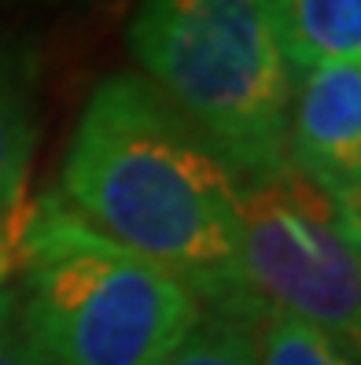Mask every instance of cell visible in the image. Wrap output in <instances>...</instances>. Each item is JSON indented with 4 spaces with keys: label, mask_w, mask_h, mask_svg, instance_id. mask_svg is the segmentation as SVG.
I'll return each instance as SVG.
<instances>
[{
    "label": "cell",
    "mask_w": 361,
    "mask_h": 365,
    "mask_svg": "<svg viewBox=\"0 0 361 365\" xmlns=\"http://www.w3.org/2000/svg\"><path fill=\"white\" fill-rule=\"evenodd\" d=\"M0 365H45L30 351L23 329H19L11 292H0Z\"/></svg>",
    "instance_id": "cell-10"
},
{
    "label": "cell",
    "mask_w": 361,
    "mask_h": 365,
    "mask_svg": "<svg viewBox=\"0 0 361 365\" xmlns=\"http://www.w3.org/2000/svg\"><path fill=\"white\" fill-rule=\"evenodd\" d=\"M15 244H19V236L8 232V229H0V292H4L8 277L15 269Z\"/></svg>",
    "instance_id": "cell-11"
},
{
    "label": "cell",
    "mask_w": 361,
    "mask_h": 365,
    "mask_svg": "<svg viewBox=\"0 0 361 365\" xmlns=\"http://www.w3.org/2000/svg\"><path fill=\"white\" fill-rule=\"evenodd\" d=\"M81 4H96V0H81Z\"/></svg>",
    "instance_id": "cell-12"
},
{
    "label": "cell",
    "mask_w": 361,
    "mask_h": 365,
    "mask_svg": "<svg viewBox=\"0 0 361 365\" xmlns=\"http://www.w3.org/2000/svg\"><path fill=\"white\" fill-rule=\"evenodd\" d=\"M254 365H357V351L343 347L317 325L258 310L254 317Z\"/></svg>",
    "instance_id": "cell-8"
},
{
    "label": "cell",
    "mask_w": 361,
    "mask_h": 365,
    "mask_svg": "<svg viewBox=\"0 0 361 365\" xmlns=\"http://www.w3.org/2000/svg\"><path fill=\"white\" fill-rule=\"evenodd\" d=\"M240 178L137 71L85 100L59 170V203L108 240L166 269L206 314L254 321L236 259Z\"/></svg>",
    "instance_id": "cell-1"
},
{
    "label": "cell",
    "mask_w": 361,
    "mask_h": 365,
    "mask_svg": "<svg viewBox=\"0 0 361 365\" xmlns=\"http://www.w3.org/2000/svg\"><path fill=\"white\" fill-rule=\"evenodd\" d=\"M137 74L236 170L288 166L295 74L273 0H140L130 19Z\"/></svg>",
    "instance_id": "cell-3"
},
{
    "label": "cell",
    "mask_w": 361,
    "mask_h": 365,
    "mask_svg": "<svg viewBox=\"0 0 361 365\" xmlns=\"http://www.w3.org/2000/svg\"><path fill=\"white\" fill-rule=\"evenodd\" d=\"M155 365H254V321L206 314Z\"/></svg>",
    "instance_id": "cell-9"
},
{
    "label": "cell",
    "mask_w": 361,
    "mask_h": 365,
    "mask_svg": "<svg viewBox=\"0 0 361 365\" xmlns=\"http://www.w3.org/2000/svg\"><path fill=\"white\" fill-rule=\"evenodd\" d=\"M295 74L361 59V0H273Z\"/></svg>",
    "instance_id": "cell-7"
},
{
    "label": "cell",
    "mask_w": 361,
    "mask_h": 365,
    "mask_svg": "<svg viewBox=\"0 0 361 365\" xmlns=\"http://www.w3.org/2000/svg\"><path fill=\"white\" fill-rule=\"evenodd\" d=\"M284 159L343 214L361 218V59L299 74Z\"/></svg>",
    "instance_id": "cell-5"
},
{
    "label": "cell",
    "mask_w": 361,
    "mask_h": 365,
    "mask_svg": "<svg viewBox=\"0 0 361 365\" xmlns=\"http://www.w3.org/2000/svg\"><path fill=\"white\" fill-rule=\"evenodd\" d=\"M37 152V103L26 63L0 52V229L23 232L26 185Z\"/></svg>",
    "instance_id": "cell-6"
},
{
    "label": "cell",
    "mask_w": 361,
    "mask_h": 365,
    "mask_svg": "<svg viewBox=\"0 0 361 365\" xmlns=\"http://www.w3.org/2000/svg\"><path fill=\"white\" fill-rule=\"evenodd\" d=\"M361 218L339 210L291 166L240 181L236 259L258 310L291 314L357 351Z\"/></svg>",
    "instance_id": "cell-4"
},
{
    "label": "cell",
    "mask_w": 361,
    "mask_h": 365,
    "mask_svg": "<svg viewBox=\"0 0 361 365\" xmlns=\"http://www.w3.org/2000/svg\"><path fill=\"white\" fill-rule=\"evenodd\" d=\"M15 317L45 365H155L203 317L199 299L45 196L15 244Z\"/></svg>",
    "instance_id": "cell-2"
}]
</instances>
